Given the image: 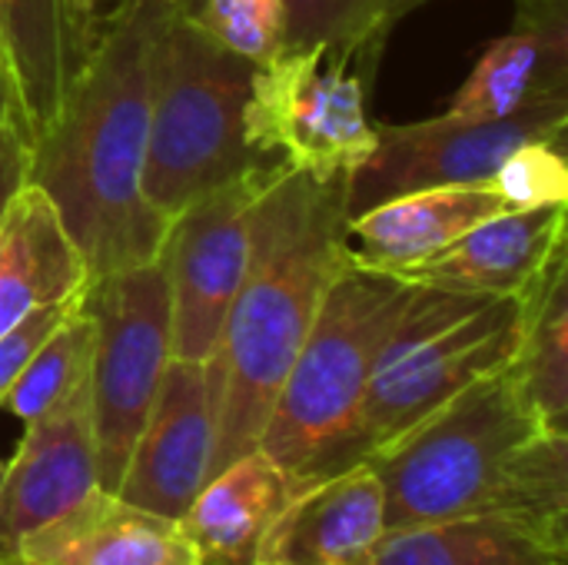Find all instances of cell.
<instances>
[{
  "label": "cell",
  "instance_id": "d4e9b609",
  "mask_svg": "<svg viewBox=\"0 0 568 565\" xmlns=\"http://www.w3.org/2000/svg\"><path fill=\"white\" fill-rule=\"evenodd\" d=\"M193 20L226 50L263 63L283 47V0H200Z\"/></svg>",
  "mask_w": 568,
  "mask_h": 565
},
{
  "label": "cell",
  "instance_id": "f546056e",
  "mask_svg": "<svg viewBox=\"0 0 568 565\" xmlns=\"http://www.w3.org/2000/svg\"><path fill=\"white\" fill-rule=\"evenodd\" d=\"M170 3L183 13H196V7H200V0H170Z\"/></svg>",
  "mask_w": 568,
  "mask_h": 565
},
{
  "label": "cell",
  "instance_id": "ba28073f",
  "mask_svg": "<svg viewBox=\"0 0 568 565\" xmlns=\"http://www.w3.org/2000/svg\"><path fill=\"white\" fill-rule=\"evenodd\" d=\"M93 320L90 423L100 490L116 493L133 440L173 360L170 293L160 260L93 276L83 286Z\"/></svg>",
  "mask_w": 568,
  "mask_h": 565
},
{
  "label": "cell",
  "instance_id": "7402d4cb",
  "mask_svg": "<svg viewBox=\"0 0 568 565\" xmlns=\"http://www.w3.org/2000/svg\"><path fill=\"white\" fill-rule=\"evenodd\" d=\"M523 393L546 430L568 433V260L552 263L529 296V320L513 360Z\"/></svg>",
  "mask_w": 568,
  "mask_h": 565
},
{
  "label": "cell",
  "instance_id": "3957f363",
  "mask_svg": "<svg viewBox=\"0 0 568 565\" xmlns=\"http://www.w3.org/2000/svg\"><path fill=\"white\" fill-rule=\"evenodd\" d=\"M366 463L383 483L386 529L506 516L568 553V433L542 426L513 363Z\"/></svg>",
  "mask_w": 568,
  "mask_h": 565
},
{
  "label": "cell",
  "instance_id": "e0dca14e",
  "mask_svg": "<svg viewBox=\"0 0 568 565\" xmlns=\"http://www.w3.org/2000/svg\"><path fill=\"white\" fill-rule=\"evenodd\" d=\"M552 97H568L566 0H519L513 30L483 50L443 113L496 120Z\"/></svg>",
  "mask_w": 568,
  "mask_h": 565
},
{
  "label": "cell",
  "instance_id": "8992f818",
  "mask_svg": "<svg viewBox=\"0 0 568 565\" xmlns=\"http://www.w3.org/2000/svg\"><path fill=\"white\" fill-rule=\"evenodd\" d=\"M529 296L413 286L376 356L336 473L366 463L469 383L513 363L526 333Z\"/></svg>",
  "mask_w": 568,
  "mask_h": 565
},
{
  "label": "cell",
  "instance_id": "9c48e42d",
  "mask_svg": "<svg viewBox=\"0 0 568 565\" xmlns=\"http://www.w3.org/2000/svg\"><path fill=\"white\" fill-rule=\"evenodd\" d=\"M273 163H263L183 206L160 246L170 293L173 360H213L226 313L246 276L253 210Z\"/></svg>",
  "mask_w": 568,
  "mask_h": 565
},
{
  "label": "cell",
  "instance_id": "277c9868",
  "mask_svg": "<svg viewBox=\"0 0 568 565\" xmlns=\"http://www.w3.org/2000/svg\"><path fill=\"white\" fill-rule=\"evenodd\" d=\"M253 67L220 47L193 13L156 0L143 193L166 223L203 193L266 163L246 140Z\"/></svg>",
  "mask_w": 568,
  "mask_h": 565
},
{
  "label": "cell",
  "instance_id": "8fae6325",
  "mask_svg": "<svg viewBox=\"0 0 568 565\" xmlns=\"http://www.w3.org/2000/svg\"><path fill=\"white\" fill-rule=\"evenodd\" d=\"M216 443L213 360H170L153 406L133 440L116 496L180 519L210 480Z\"/></svg>",
  "mask_w": 568,
  "mask_h": 565
},
{
  "label": "cell",
  "instance_id": "484cf974",
  "mask_svg": "<svg viewBox=\"0 0 568 565\" xmlns=\"http://www.w3.org/2000/svg\"><path fill=\"white\" fill-rule=\"evenodd\" d=\"M562 143L566 137L536 140L523 143L506 157V163L493 173L489 183L509 203V210L568 203V163Z\"/></svg>",
  "mask_w": 568,
  "mask_h": 565
},
{
  "label": "cell",
  "instance_id": "9a60e30c",
  "mask_svg": "<svg viewBox=\"0 0 568 565\" xmlns=\"http://www.w3.org/2000/svg\"><path fill=\"white\" fill-rule=\"evenodd\" d=\"M566 253V203L509 210L459 236L436 256L393 276L479 296L526 300Z\"/></svg>",
  "mask_w": 568,
  "mask_h": 565
},
{
  "label": "cell",
  "instance_id": "83f0119b",
  "mask_svg": "<svg viewBox=\"0 0 568 565\" xmlns=\"http://www.w3.org/2000/svg\"><path fill=\"white\" fill-rule=\"evenodd\" d=\"M27 183V140L13 120H0V220Z\"/></svg>",
  "mask_w": 568,
  "mask_h": 565
},
{
  "label": "cell",
  "instance_id": "603a6c76",
  "mask_svg": "<svg viewBox=\"0 0 568 565\" xmlns=\"http://www.w3.org/2000/svg\"><path fill=\"white\" fill-rule=\"evenodd\" d=\"M93 343H97V330H93L90 313L83 310V293H80L67 320L27 360L3 406L20 423H30L43 416L47 410H53L57 403H63L67 396H73L90 380Z\"/></svg>",
  "mask_w": 568,
  "mask_h": 565
},
{
  "label": "cell",
  "instance_id": "52a82bcc",
  "mask_svg": "<svg viewBox=\"0 0 568 565\" xmlns=\"http://www.w3.org/2000/svg\"><path fill=\"white\" fill-rule=\"evenodd\" d=\"M379 60L329 47H280L253 67L246 140L260 160L310 176H349L376 150L369 83Z\"/></svg>",
  "mask_w": 568,
  "mask_h": 565
},
{
  "label": "cell",
  "instance_id": "4fadbf2b",
  "mask_svg": "<svg viewBox=\"0 0 568 565\" xmlns=\"http://www.w3.org/2000/svg\"><path fill=\"white\" fill-rule=\"evenodd\" d=\"M97 27V0H0V73L23 140H33L60 110Z\"/></svg>",
  "mask_w": 568,
  "mask_h": 565
},
{
  "label": "cell",
  "instance_id": "cb8c5ba5",
  "mask_svg": "<svg viewBox=\"0 0 568 565\" xmlns=\"http://www.w3.org/2000/svg\"><path fill=\"white\" fill-rule=\"evenodd\" d=\"M426 0H283V47L329 43L379 60L393 27Z\"/></svg>",
  "mask_w": 568,
  "mask_h": 565
},
{
  "label": "cell",
  "instance_id": "5b68a950",
  "mask_svg": "<svg viewBox=\"0 0 568 565\" xmlns=\"http://www.w3.org/2000/svg\"><path fill=\"white\" fill-rule=\"evenodd\" d=\"M409 290L346 246L260 440V450L290 473L296 490L336 473L376 356Z\"/></svg>",
  "mask_w": 568,
  "mask_h": 565
},
{
  "label": "cell",
  "instance_id": "4316f807",
  "mask_svg": "<svg viewBox=\"0 0 568 565\" xmlns=\"http://www.w3.org/2000/svg\"><path fill=\"white\" fill-rule=\"evenodd\" d=\"M80 293H83V290H80ZM80 293L70 296V300H60V303H50V306L33 310L20 326H13L7 336H0V406H3V400L10 396V390H13L17 376L23 373L27 360H30V356L37 353V346L67 320V313L77 306Z\"/></svg>",
  "mask_w": 568,
  "mask_h": 565
},
{
  "label": "cell",
  "instance_id": "7c38bea8",
  "mask_svg": "<svg viewBox=\"0 0 568 565\" xmlns=\"http://www.w3.org/2000/svg\"><path fill=\"white\" fill-rule=\"evenodd\" d=\"M23 426L20 446L0 476V565H13L27 533L100 490L90 380Z\"/></svg>",
  "mask_w": 568,
  "mask_h": 565
},
{
  "label": "cell",
  "instance_id": "5bb4252c",
  "mask_svg": "<svg viewBox=\"0 0 568 565\" xmlns=\"http://www.w3.org/2000/svg\"><path fill=\"white\" fill-rule=\"evenodd\" d=\"M386 533L383 483L369 463H356L296 490L266 526L253 565H373Z\"/></svg>",
  "mask_w": 568,
  "mask_h": 565
},
{
  "label": "cell",
  "instance_id": "2e32d148",
  "mask_svg": "<svg viewBox=\"0 0 568 565\" xmlns=\"http://www.w3.org/2000/svg\"><path fill=\"white\" fill-rule=\"evenodd\" d=\"M13 565H200L180 519L93 490L27 533Z\"/></svg>",
  "mask_w": 568,
  "mask_h": 565
},
{
  "label": "cell",
  "instance_id": "4dcf8cb0",
  "mask_svg": "<svg viewBox=\"0 0 568 565\" xmlns=\"http://www.w3.org/2000/svg\"><path fill=\"white\" fill-rule=\"evenodd\" d=\"M0 476H3V463H0Z\"/></svg>",
  "mask_w": 568,
  "mask_h": 565
},
{
  "label": "cell",
  "instance_id": "f1b7e54d",
  "mask_svg": "<svg viewBox=\"0 0 568 565\" xmlns=\"http://www.w3.org/2000/svg\"><path fill=\"white\" fill-rule=\"evenodd\" d=\"M0 120H13V110H10V93H7V80L0 73Z\"/></svg>",
  "mask_w": 568,
  "mask_h": 565
},
{
  "label": "cell",
  "instance_id": "30bf717a",
  "mask_svg": "<svg viewBox=\"0 0 568 565\" xmlns=\"http://www.w3.org/2000/svg\"><path fill=\"white\" fill-rule=\"evenodd\" d=\"M566 130L568 97H552L496 120L436 113L419 123L376 127V150L349 173L346 216L413 190L489 183L513 150L536 140H559Z\"/></svg>",
  "mask_w": 568,
  "mask_h": 565
},
{
  "label": "cell",
  "instance_id": "ffe728a7",
  "mask_svg": "<svg viewBox=\"0 0 568 565\" xmlns=\"http://www.w3.org/2000/svg\"><path fill=\"white\" fill-rule=\"evenodd\" d=\"M90 273L50 200L23 183L0 220V336L33 310L77 296Z\"/></svg>",
  "mask_w": 568,
  "mask_h": 565
},
{
  "label": "cell",
  "instance_id": "d6986e66",
  "mask_svg": "<svg viewBox=\"0 0 568 565\" xmlns=\"http://www.w3.org/2000/svg\"><path fill=\"white\" fill-rule=\"evenodd\" d=\"M293 493L290 473L256 446L200 486L180 516V529L200 565H253L266 526Z\"/></svg>",
  "mask_w": 568,
  "mask_h": 565
},
{
  "label": "cell",
  "instance_id": "7a4b0ae2",
  "mask_svg": "<svg viewBox=\"0 0 568 565\" xmlns=\"http://www.w3.org/2000/svg\"><path fill=\"white\" fill-rule=\"evenodd\" d=\"M346 183L349 176L270 167L253 210L246 276L213 353L216 443L210 476L256 450L266 433L290 366L346 256Z\"/></svg>",
  "mask_w": 568,
  "mask_h": 565
},
{
  "label": "cell",
  "instance_id": "ac0fdd59",
  "mask_svg": "<svg viewBox=\"0 0 568 565\" xmlns=\"http://www.w3.org/2000/svg\"><path fill=\"white\" fill-rule=\"evenodd\" d=\"M503 213H509V203L493 183L413 190L346 216V246L363 263L383 273H399Z\"/></svg>",
  "mask_w": 568,
  "mask_h": 565
},
{
  "label": "cell",
  "instance_id": "6da1fadb",
  "mask_svg": "<svg viewBox=\"0 0 568 565\" xmlns=\"http://www.w3.org/2000/svg\"><path fill=\"white\" fill-rule=\"evenodd\" d=\"M156 0H120L53 120L27 140V183L37 186L90 280L160 256L166 220L146 203L150 23Z\"/></svg>",
  "mask_w": 568,
  "mask_h": 565
},
{
  "label": "cell",
  "instance_id": "44dd1931",
  "mask_svg": "<svg viewBox=\"0 0 568 565\" xmlns=\"http://www.w3.org/2000/svg\"><path fill=\"white\" fill-rule=\"evenodd\" d=\"M566 553L506 516H466L389 529L373 565H556Z\"/></svg>",
  "mask_w": 568,
  "mask_h": 565
},
{
  "label": "cell",
  "instance_id": "1f68e13d",
  "mask_svg": "<svg viewBox=\"0 0 568 565\" xmlns=\"http://www.w3.org/2000/svg\"><path fill=\"white\" fill-rule=\"evenodd\" d=\"M556 565H566V563H556Z\"/></svg>",
  "mask_w": 568,
  "mask_h": 565
}]
</instances>
